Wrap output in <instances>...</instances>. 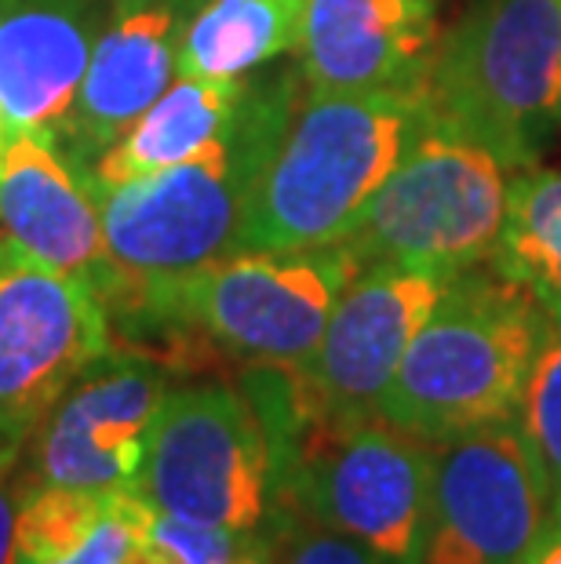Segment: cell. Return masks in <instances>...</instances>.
I'll return each instance as SVG.
<instances>
[{
	"label": "cell",
	"instance_id": "obj_1",
	"mask_svg": "<svg viewBox=\"0 0 561 564\" xmlns=\"http://www.w3.org/2000/svg\"><path fill=\"white\" fill-rule=\"evenodd\" d=\"M303 74L281 69L248 80L241 110L223 135L175 167L95 189L110 278L103 306L125 328H147L175 284L241 251L248 200L303 102Z\"/></svg>",
	"mask_w": 561,
	"mask_h": 564
},
{
	"label": "cell",
	"instance_id": "obj_2",
	"mask_svg": "<svg viewBox=\"0 0 561 564\" xmlns=\"http://www.w3.org/2000/svg\"><path fill=\"white\" fill-rule=\"evenodd\" d=\"M547 321L540 299L488 262L463 270L404 350L379 419L427 444L518 419Z\"/></svg>",
	"mask_w": 561,
	"mask_h": 564
},
{
	"label": "cell",
	"instance_id": "obj_3",
	"mask_svg": "<svg viewBox=\"0 0 561 564\" xmlns=\"http://www.w3.org/2000/svg\"><path fill=\"white\" fill-rule=\"evenodd\" d=\"M423 124V88L303 91L248 200L241 251H303L343 241Z\"/></svg>",
	"mask_w": 561,
	"mask_h": 564
},
{
	"label": "cell",
	"instance_id": "obj_4",
	"mask_svg": "<svg viewBox=\"0 0 561 564\" xmlns=\"http://www.w3.org/2000/svg\"><path fill=\"white\" fill-rule=\"evenodd\" d=\"M423 102L510 172L532 167L561 113V0H471L438 37Z\"/></svg>",
	"mask_w": 561,
	"mask_h": 564
},
{
	"label": "cell",
	"instance_id": "obj_5",
	"mask_svg": "<svg viewBox=\"0 0 561 564\" xmlns=\"http://www.w3.org/2000/svg\"><path fill=\"white\" fill-rule=\"evenodd\" d=\"M510 167L482 142L434 121L416 131L343 245L365 267L463 273L488 262L504 230Z\"/></svg>",
	"mask_w": 561,
	"mask_h": 564
},
{
	"label": "cell",
	"instance_id": "obj_6",
	"mask_svg": "<svg viewBox=\"0 0 561 564\" xmlns=\"http://www.w3.org/2000/svg\"><path fill=\"white\" fill-rule=\"evenodd\" d=\"M362 262L343 241L303 251H237L172 288L147 332H194L245 365L300 368Z\"/></svg>",
	"mask_w": 561,
	"mask_h": 564
},
{
	"label": "cell",
	"instance_id": "obj_7",
	"mask_svg": "<svg viewBox=\"0 0 561 564\" xmlns=\"http://www.w3.org/2000/svg\"><path fill=\"white\" fill-rule=\"evenodd\" d=\"M431 488L434 444L387 419L339 426L317 415L273 488V507L336 528L384 564H423Z\"/></svg>",
	"mask_w": 561,
	"mask_h": 564
},
{
	"label": "cell",
	"instance_id": "obj_8",
	"mask_svg": "<svg viewBox=\"0 0 561 564\" xmlns=\"http://www.w3.org/2000/svg\"><path fill=\"white\" fill-rule=\"evenodd\" d=\"M139 496L179 521L259 532L273 513V466L245 393L226 382L169 390L150 430Z\"/></svg>",
	"mask_w": 561,
	"mask_h": 564
},
{
	"label": "cell",
	"instance_id": "obj_9",
	"mask_svg": "<svg viewBox=\"0 0 561 564\" xmlns=\"http://www.w3.org/2000/svg\"><path fill=\"white\" fill-rule=\"evenodd\" d=\"M110 350L99 292L0 237V474L19 470L47 412Z\"/></svg>",
	"mask_w": 561,
	"mask_h": 564
},
{
	"label": "cell",
	"instance_id": "obj_10",
	"mask_svg": "<svg viewBox=\"0 0 561 564\" xmlns=\"http://www.w3.org/2000/svg\"><path fill=\"white\" fill-rule=\"evenodd\" d=\"M169 371L136 350H110L69 387L30 441V477L19 488L139 491L150 430Z\"/></svg>",
	"mask_w": 561,
	"mask_h": 564
},
{
	"label": "cell",
	"instance_id": "obj_11",
	"mask_svg": "<svg viewBox=\"0 0 561 564\" xmlns=\"http://www.w3.org/2000/svg\"><path fill=\"white\" fill-rule=\"evenodd\" d=\"M547 524V491L518 419L434 444L423 564H518Z\"/></svg>",
	"mask_w": 561,
	"mask_h": 564
},
{
	"label": "cell",
	"instance_id": "obj_12",
	"mask_svg": "<svg viewBox=\"0 0 561 564\" xmlns=\"http://www.w3.org/2000/svg\"><path fill=\"white\" fill-rule=\"evenodd\" d=\"M452 278L427 267H365L346 284L300 379L317 415L350 426L379 419L404 350L434 314Z\"/></svg>",
	"mask_w": 561,
	"mask_h": 564
},
{
	"label": "cell",
	"instance_id": "obj_13",
	"mask_svg": "<svg viewBox=\"0 0 561 564\" xmlns=\"http://www.w3.org/2000/svg\"><path fill=\"white\" fill-rule=\"evenodd\" d=\"M194 0H110L74 110L58 128V150L77 172L114 147L172 88L179 37Z\"/></svg>",
	"mask_w": 561,
	"mask_h": 564
},
{
	"label": "cell",
	"instance_id": "obj_14",
	"mask_svg": "<svg viewBox=\"0 0 561 564\" xmlns=\"http://www.w3.org/2000/svg\"><path fill=\"white\" fill-rule=\"evenodd\" d=\"M438 37L434 0H306L295 55L317 95L423 88Z\"/></svg>",
	"mask_w": 561,
	"mask_h": 564
},
{
	"label": "cell",
	"instance_id": "obj_15",
	"mask_svg": "<svg viewBox=\"0 0 561 564\" xmlns=\"http://www.w3.org/2000/svg\"><path fill=\"white\" fill-rule=\"evenodd\" d=\"M47 131H11L0 158V230L8 241L103 292L110 278L103 215L85 172Z\"/></svg>",
	"mask_w": 561,
	"mask_h": 564
},
{
	"label": "cell",
	"instance_id": "obj_16",
	"mask_svg": "<svg viewBox=\"0 0 561 564\" xmlns=\"http://www.w3.org/2000/svg\"><path fill=\"white\" fill-rule=\"evenodd\" d=\"M110 0H0V113L58 135L85 84Z\"/></svg>",
	"mask_w": 561,
	"mask_h": 564
},
{
	"label": "cell",
	"instance_id": "obj_17",
	"mask_svg": "<svg viewBox=\"0 0 561 564\" xmlns=\"http://www.w3.org/2000/svg\"><path fill=\"white\" fill-rule=\"evenodd\" d=\"M248 91V80H201V77H179L147 113L131 124L99 161L91 164L88 183L91 189L121 186L131 178L164 172L201 150L212 147L234 113L241 110Z\"/></svg>",
	"mask_w": 561,
	"mask_h": 564
},
{
	"label": "cell",
	"instance_id": "obj_18",
	"mask_svg": "<svg viewBox=\"0 0 561 564\" xmlns=\"http://www.w3.org/2000/svg\"><path fill=\"white\" fill-rule=\"evenodd\" d=\"M306 0H205L179 37L175 74L241 80L300 47Z\"/></svg>",
	"mask_w": 561,
	"mask_h": 564
},
{
	"label": "cell",
	"instance_id": "obj_19",
	"mask_svg": "<svg viewBox=\"0 0 561 564\" xmlns=\"http://www.w3.org/2000/svg\"><path fill=\"white\" fill-rule=\"evenodd\" d=\"M488 267L529 288L561 324V172L521 167L510 175L504 230Z\"/></svg>",
	"mask_w": 561,
	"mask_h": 564
},
{
	"label": "cell",
	"instance_id": "obj_20",
	"mask_svg": "<svg viewBox=\"0 0 561 564\" xmlns=\"http://www.w3.org/2000/svg\"><path fill=\"white\" fill-rule=\"evenodd\" d=\"M518 430L547 491V524H561V324L547 321L529 387L518 408Z\"/></svg>",
	"mask_w": 561,
	"mask_h": 564
},
{
	"label": "cell",
	"instance_id": "obj_21",
	"mask_svg": "<svg viewBox=\"0 0 561 564\" xmlns=\"http://www.w3.org/2000/svg\"><path fill=\"white\" fill-rule=\"evenodd\" d=\"M19 528H15V561L41 564L58 561L85 543L99 524L114 491H74V488H19Z\"/></svg>",
	"mask_w": 561,
	"mask_h": 564
},
{
	"label": "cell",
	"instance_id": "obj_22",
	"mask_svg": "<svg viewBox=\"0 0 561 564\" xmlns=\"http://www.w3.org/2000/svg\"><path fill=\"white\" fill-rule=\"evenodd\" d=\"M153 507L139 491H114L106 502V513L99 524L91 528V535L80 543L74 554L58 561H41V564H128L131 550H136L142 528H147ZM26 564V561H15Z\"/></svg>",
	"mask_w": 561,
	"mask_h": 564
},
{
	"label": "cell",
	"instance_id": "obj_23",
	"mask_svg": "<svg viewBox=\"0 0 561 564\" xmlns=\"http://www.w3.org/2000/svg\"><path fill=\"white\" fill-rule=\"evenodd\" d=\"M270 550H273L270 564H384L373 550L357 543V539L310 518L300 521V513L278 521V546Z\"/></svg>",
	"mask_w": 561,
	"mask_h": 564
},
{
	"label": "cell",
	"instance_id": "obj_24",
	"mask_svg": "<svg viewBox=\"0 0 561 564\" xmlns=\"http://www.w3.org/2000/svg\"><path fill=\"white\" fill-rule=\"evenodd\" d=\"M19 507H22L19 488H11V485H8V477L0 474V564H15Z\"/></svg>",
	"mask_w": 561,
	"mask_h": 564
},
{
	"label": "cell",
	"instance_id": "obj_25",
	"mask_svg": "<svg viewBox=\"0 0 561 564\" xmlns=\"http://www.w3.org/2000/svg\"><path fill=\"white\" fill-rule=\"evenodd\" d=\"M518 564H561V524H543V532Z\"/></svg>",
	"mask_w": 561,
	"mask_h": 564
},
{
	"label": "cell",
	"instance_id": "obj_26",
	"mask_svg": "<svg viewBox=\"0 0 561 564\" xmlns=\"http://www.w3.org/2000/svg\"><path fill=\"white\" fill-rule=\"evenodd\" d=\"M223 564H270V543H259L256 546H248V550H241L237 557H230V561H223Z\"/></svg>",
	"mask_w": 561,
	"mask_h": 564
},
{
	"label": "cell",
	"instance_id": "obj_27",
	"mask_svg": "<svg viewBox=\"0 0 561 564\" xmlns=\"http://www.w3.org/2000/svg\"><path fill=\"white\" fill-rule=\"evenodd\" d=\"M4 142H8V124H4V113H0V158H4Z\"/></svg>",
	"mask_w": 561,
	"mask_h": 564
},
{
	"label": "cell",
	"instance_id": "obj_28",
	"mask_svg": "<svg viewBox=\"0 0 561 564\" xmlns=\"http://www.w3.org/2000/svg\"><path fill=\"white\" fill-rule=\"evenodd\" d=\"M558 128H561V113H558Z\"/></svg>",
	"mask_w": 561,
	"mask_h": 564
}]
</instances>
